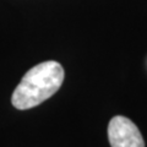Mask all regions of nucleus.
<instances>
[{
	"instance_id": "nucleus-1",
	"label": "nucleus",
	"mask_w": 147,
	"mask_h": 147,
	"mask_svg": "<svg viewBox=\"0 0 147 147\" xmlns=\"http://www.w3.org/2000/svg\"><path fill=\"white\" fill-rule=\"evenodd\" d=\"M65 72L58 61H43L30 69L17 85L11 97L16 109L26 110L37 107L50 98L61 87Z\"/></svg>"
},
{
	"instance_id": "nucleus-2",
	"label": "nucleus",
	"mask_w": 147,
	"mask_h": 147,
	"mask_svg": "<svg viewBox=\"0 0 147 147\" xmlns=\"http://www.w3.org/2000/svg\"><path fill=\"white\" fill-rule=\"evenodd\" d=\"M108 139L112 147H145L139 127L123 115L114 117L109 121Z\"/></svg>"
}]
</instances>
